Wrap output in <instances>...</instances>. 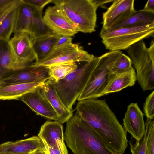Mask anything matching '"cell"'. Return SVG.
I'll return each instance as SVG.
<instances>
[{
  "mask_svg": "<svg viewBox=\"0 0 154 154\" xmlns=\"http://www.w3.org/2000/svg\"><path fill=\"white\" fill-rule=\"evenodd\" d=\"M76 26L78 32L91 33L95 31L97 10L94 0H53Z\"/></svg>",
  "mask_w": 154,
  "mask_h": 154,
  "instance_id": "obj_4",
  "label": "cell"
},
{
  "mask_svg": "<svg viewBox=\"0 0 154 154\" xmlns=\"http://www.w3.org/2000/svg\"><path fill=\"white\" fill-rule=\"evenodd\" d=\"M64 139L74 154H118L103 142L76 111L66 122Z\"/></svg>",
  "mask_w": 154,
  "mask_h": 154,
  "instance_id": "obj_2",
  "label": "cell"
},
{
  "mask_svg": "<svg viewBox=\"0 0 154 154\" xmlns=\"http://www.w3.org/2000/svg\"><path fill=\"white\" fill-rule=\"evenodd\" d=\"M147 137V132L145 129L143 135L138 141L136 140L134 144L129 142L130 149L132 154H146V147Z\"/></svg>",
  "mask_w": 154,
  "mask_h": 154,
  "instance_id": "obj_28",
  "label": "cell"
},
{
  "mask_svg": "<svg viewBox=\"0 0 154 154\" xmlns=\"http://www.w3.org/2000/svg\"><path fill=\"white\" fill-rule=\"evenodd\" d=\"M147 132L146 147V154H154V122L152 119H147L145 123Z\"/></svg>",
  "mask_w": 154,
  "mask_h": 154,
  "instance_id": "obj_27",
  "label": "cell"
},
{
  "mask_svg": "<svg viewBox=\"0 0 154 154\" xmlns=\"http://www.w3.org/2000/svg\"><path fill=\"white\" fill-rule=\"evenodd\" d=\"M95 57L78 43L72 42L54 48L45 58L35 62L33 65L47 67L60 64L89 62Z\"/></svg>",
  "mask_w": 154,
  "mask_h": 154,
  "instance_id": "obj_9",
  "label": "cell"
},
{
  "mask_svg": "<svg viewBox=\"0 0 154 154\" xmlns=\"http://www.w3.org/2000/svg\"><path fill=\"white\" fill-rule=\"evenodd\" d=\"M31 65L18 58L9 41L0 40V81L14 72Z\"/></svg>",
  "mask_w": 154,
  "mask_h": 154,
  "instance_id": "obj_15",
  "label": "cell"
},
{
  "mask_svg": "<svg viewBox=\"0 0 154 154\" xmlns=\"http://www.w3.org/2000/svg\"><path fill=\"white\" fill-rule=\"evenodd\" d=\"M37 150L45 151L46 149L42 140L37 136L0 144V153L31 154Z\"/></svg>",
  "mask_w": 154,
  "mask_h": 154,
  "instance_id": "obj_17",
  "label": "cell"
},
{
  "mask_svg": "<svg viewBox=\"0 0 154 154\" xmlns=\"http://www.w3.org/2000/svg\"><path fill=\"white\" fill-rule=\"evenodd\" d=\"M44 145L46 149L44 152L46 154H63L59 149L49 147L45 144Z\"/></svg>",
  "mask_w": 154,
  "mask_h": 154,
  "instance_id": "obj_33",
  "label": "cell"
},
{
  "mask_svg": "<svg viewBox=\"0 0 154 154\" xmlns=\"http://www.w3.org/2000/svg\"><path fill=\"white\" fill-rule=\"evenodd\" d=\"M76 110L109 148L118 154L124 153L128 145L127 131L105 100L93 98L78 101Z\"/></svg>",
  "mask_w": 154,
  "mask_h": 154,
  "instance_id": "obj_1",
  "label": "cell"
},
{
  "mask_svg": "<svg viewBox=\"0 0 154 154\" xmlns=\"http://www.w3.org/2000/svg\"><path fill=\"white\" fill-rule=\"evenodd\" d=\"M20 0H0V23L6 15L17 6Z\"/></svg>",
  "mask_w": 154,
  "mask_h": 154,
  "instance_id": "obj_29",
  "label": "cell"
},
{
  "mask_svg": "<svg viewBox=\"0 0 154 154\" xmlns=\"http://www.w3.org/2000/svg\"><path fill=\"white\" fill-rule=\"evenodd\" d=\"M95 56L89 62H80L76 68L64 78L54 82L56 91L68 109L72 107L85 87L98 61Z\"/></svg>",
  "mask_w": 154,
  "mask_h": 154,
  "instance_id": "obj_3",
  "label": "cell"
},
{
  "mask_svg": "<svg viewBox=\"0 0 154 154\" xmlns=\"http://www.w3.org/2000/svg\"><path fill=\"white\" fill-rule=\"evenodd\" d=\"M46 81L41 80L0 86V100H19L24 94L42 87Z\"/></svg>",
  "mask_w": 154,
  "mask_h": 154,
  "instance_id": "obj_20",
  "label": "cell"
},
{
  "mask_svg": "<svg viewBox=\"0 0 154 154\" xmlns=\"http://www.w3.org/2000/svg\"><path fill=\"white\" fill-rule=\"evenodd\" d=\"M41 91L57 114L58 121L62 124L66 122L73 115V111L67 109L62 101L56 91L54 82L49 78Z\"/></svg>",
  "mask_w": 154,
  "mask_h": 154,
  "instance_id": "obj_19",
  "label": "cell"
},
{
  "mask_svg": "<svg viewBox=\"0 0 154 154\" xmlns=\"http://www.w3.org/2000/svg\"><path fill=\"white\" fill-rule=\"evenodd\" d=\"M98 7L105 4L113 2L114 0H94Z\"/></svg>",
  "mask_w": 154,
  "mask_h": 154,
  "instance_id": "obj_35",
  "label": "cell"
},
{
  "mask_svg": "<svg viewBox=\"0 0 154 154\" xmlns=\"http://www.w3.org/2000/svg\"><path fill=\"white\" fill-rule=\"evenodd\" d=\"M59 36V38L56 43L54 48L72 42L73 38L71 36L67 35Z\"/></svg>",
  "mask_w": 154,
  "mask_h": 154,
  "instance_id": "obj_32",
  "label": "cell"
},
{
  "mask_svg": "<svg viewBox=\"0 0 154 154\" xmlns=\"http://www.w3.org/2000/svg\"><path fill=\"white\" fill-rule=\"evenodd\" d=\"M122 53L121 51H110L98 57L96 66L79 97L78 101L97 98L104 95L103 90L115 75L112 72V67Z\"/></svg>",
  "mask_w": 154,
  "mask_h": 154,
  "instance_id": "obj_5",
  "label": "cell"
},
{
  "mask_svg": "<svg viewBox=\"0 0 154 154\" xmlns=\"http://www.w3.org/2000/svg\"><path fill=\"white\" fill-rule=\"evenodd\" d=\"M43 20L53 34L72 37L79 32L76 26L57 5L48 7L45 11Z\"/></svg>",
  "mask_w": 154,
  "mask_h": 154,
  "instance_id": "obj_10",
  "label": "cell"
},
{
  "mask_svg": "<svg viewBox=\"0 0 154 154\" xmlns=\"http://www.w3.org/2000/svg\"><path fill=\"white\" fill-rule=\"evenodd\" d=\"M50 78L48 67L33 64L17 70L0 81V86L37 81H47Z\"/></svg>",
  "mask_w": 154,
  "mask_h": 154,
  "instance_id": "obj_11",
  "label": "cell"
},
{
  "mask_svg": "<svg viewBox=\"0 0 154 154\" xmlns=\"http://www.w3.org/2000/svg\"><path fill=\"white\" fill-rule=\"evenodd\" d=\"M42 87H38L24 94L20 97L19 100L25 103L37 115L58 121L57 114L41 92Z\"/></svg>",
  "mask_w": 154,
  "mask_h": 154,
  "instance_id": "obj_14",
  "label": "cell"
},
{
  "mask_svg": "<svg viewBox=\"0 0 154 154\" xmlns=\"http://www.w3.org/2000/svg\"><path fill=\"white\" fill-rule=\"evenodd\" d=\"M123 128L136 140H140L145 131L143 114L136 103H131L127 107L123 119Z\"/></svg>",
  "mask_w": 154,
  "mask_h": 154,
  "instance_id": "obj_16",
  "label": "cell"
},
{
  "mask_svg": "<svg viewBox=\"0 0 154 154\" xmlns=\"http://www.w3.org/2000/svg\"><path fill=\"white\" fill-rule=\"evenodd\" d=\"M154 23V12L144 9L136 10L125 20L107 29L111 30L118 29Z\"/></svg>",
  "mask_w": 154,
  "mask_h": 154,
  "instance_id": "obj_23",
  "label": "cell"
},
{
  "mask_svg": "<svg viewBox=\"0 0 154 154\" xmlns=\"http://www.w3.org/2000/svg\"><path fill=\"white\" fill-rule=\"evenodd\" d=\"M136 70L137 80L143 91L154 88V42L152 39L147 48L143 40L127 50Z\"/></svg>",
  "mask_w": 154,
  "mask_h": 154,
  "instance_id": "obj_6",
  "label": "cell"
},
{
  "mask_svg": "<svg viewBox=\"0 0 154 154\" xmlns=\"http://www.w3.org/2000/svg\"><path fill=\"white\" fill-rule=\"evenodd\" d=\"M77 63L70 62L48 67L50 79L55 82L63 79L77 67Z\"/></svg>",
  "mask_w": 154,
  "mask_h": 154,
  "instance_id": "obj_25",
  "label": "cell"
},
{
  "mask_svg": "<svg viewBox=\"0 0 154 154\" xmlns=\"http://www.w3.org/2000/svg\"><path fill=\"white\" fill-rule=\"evenodd\" d=\"M16 56L21 61L30 65L33 64L36 58L33 51L32 39L29 34L20 32L15 34L9 41Z\"/></svg>",
  "mask_w": 154,
  "mask_h": 154,
  "instance_id": "obj_18",
  "label": "cell"
},
{
  "mask_svg": "<svg viewBox=\"0 0 154 154\" xmlns=\"http://www.w3.org/2000/svg\"><path fill=\"white\" fill-rule=\"evenodd\" d=\"M136 80V72L133 67L126 72L116 74L106 85L103 94L104 95L132 86Z\"/></svg>",
  "mask_w": 154,
  "mask_h": 154,
  "instance_id": "obj_21",
  "label": "cell"
},
{
  "mask_svg": "<svg viewBox=\"0 0 154 154\" xmlns=\"http://www.w3.org/2000/svg\"><path fill=\"white\" fill-rule=\"evenodd\" d=\"M0 154H13L8 153H0Z\"/></svg>",
  "mask_w": 154,
  "mask_h": 154,
  "instance_id": "obj_37",
  "label": "cell"
},
{
  "mask_svg": "<svg viewBox=\"0 0 154 154\" xmlns=\"http://www.w3.org/2000/svg\"><path fill=\"white\" fill-rule=\"evenodd\" d=\"M24 2L34 6L43 10L44 7L48 4L52 2L53 0H22Z\"/></svg>",
  "mask_w": 154,
  "mask_h": 154,
  "instance_id": "obj_31",
  "label": "cell"
},
{
  "mask_svg": "<svg viewBox=\"0 0 154 154\" xmlns=\"http://www.w3.org/2000/svg\"><path fill=\"white\" fill-rule=\"evenodd\" d=\"M31 154H46V153L43 150H36Z\"/></svg>",
  "mask_w": 154,
  "mask_h": 154,
  "instance_id": "obj_36",
  "label": "cell"
},
{
  "mask_svg": "<svg viewBox=\"0 0 154 154\" xmlns=\"http://www.w3.org/2000/svg\"><path fill=\"white\" fill-rule=\"evenodd\" d=\"M42 13V10L20 0L17 6L14 34L26 32L32 38L51 34L43 22Z\"/></svg>",
  "mask_w": 154,
  "mask_h": 154,
  "instance_id": "obj_8",
  "label": "cell"
},
{
  "mask_svg": "<svg viewBox=\"0 0 154 154\" xmlns=\"http://www.w3.org/2000/svg\"><path fill=\"white\" fill-rule=\"evenodd\" d=\"M59 37V35L52 33L31 38L32 47L36 58L35 62L44 59L51 53Z\"/></svg>",
  "mask_w": 154,
  "mask_h": 154,
  "instance_id": "obj_22",
  "label": "cell"
},
{
  "mask_svg": "<svg viewBox=\"0 0 154 154\" xmlns=\"http://www.w3.org/2000/svg\"><path fill=\"white\" fill-rule=\"evenodd\" d=\"M154 23L123 27L111 30L103 28L100 36L106 48L110 51L127 50L133 44L154 36Z\"/></svg>",
  "mask_w": 154,
  "mask_h": 154,
  "instance_id": "obj_7",
  "label": "cell"
},
{
  "mask_svg": "<svg viewBox=\"0 0 154 154\" xmlns=\"http://www.w3.org/2000/svg\"><path fill=\"white\" fill-rule=\"evenodd\" d=\"M132 64L129 57L122 53L113 66L112 72L114 74L126 72L133 67Z\"/></svg>",
  "mask_w": 154,
  "mask_h": 154,
  "instance_id": "obj_26",
  "label": "cell"
},
{
  "mask_svg": "<svg viewBox=\"0 0 154 154\" xmlns=\"http://www.w3.org/2000/svg\"><path fill=\"white\" fill-rule=\"evenodd\" d=\"M134 0H114L102 16V28L107 29L125 20L136 11Z\"/></svg>",
  "mask_w": 154,
  "mask_h": 154,
  "instance_id": "obj_12",
  "label": "cell"
},
{
  "mask_svg": "<svg viewBox=\"0 0 154 154\" xmlns=\"http://www.w3.org/2000/svg\"><path fill=\"white\" fill-rule=\"evenodd\" d=\"M17 14V6L11 10L2 20L0 23V40L9 41L15 28Z\"/></svg>",
  "mask_w": 154,
  "mask_h": 154,
  "instance_id": "obj_24",
  "label": "cell"
},
{
  "mask_svg": "<svg viewBox=\"0 0 154 154\" xmlns=\"http://www.w3.org/2000/svg\"><path fill=\"white\" fill-rule=\"evenodd\" d=\"M143 111L147 119H153L154 117V91L146 97Z\"/></svg>",
  "mask_w": 154,
  "mask_h": 154,
  "instance_id": "obj_30",
  "label": "cell"
},
{
  "mask_svg": "<svg viewBox=\"0 0 154 154\" xmlns=\"http://www.w3.org/2000/svg\"><path fill=\"white\" fill-rule=\"evenodd\" d=\"M38 136L48 146L59 149L68 154L64 142L62 124L57 121H46L41 127Z\"/></svg>",
  "mask_w": 154,
  "mask_h": 154,
  "instance_id": "obj_13",
  "label": "cell"
},
{
  "mask_svg": "<svg viewBox=\"0 0 154 154\" xmlns=\"http://www.w3.org/2000/svg\"><path fill=\"white\" fill-rule=\"evenodd\" d=\"M143 9L154 12V0H148L146 4Z\"/></svg>",
  "mask_w": 154,
  "mask_h": 154,
  "instance_id": "obj_34",
  "label": "cell"
}]
</instances>
